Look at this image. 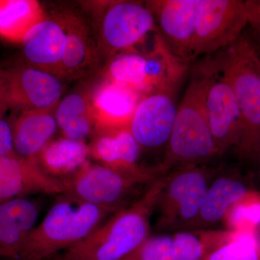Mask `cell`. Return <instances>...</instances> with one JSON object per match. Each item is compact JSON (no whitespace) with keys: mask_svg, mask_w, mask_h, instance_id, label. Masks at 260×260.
I'll use <instances>...</instances> for the list:
<instances>
[{"mask_svg":"<svg viewBox=\"0 0 260 260\" xmlns=\"http://www.w3.org/2000/svg\"><path fill=\"white\" fill-rule=\"evenodd\" d=\"M192 67L160 164L167 172L185 166L210 164L220 157L208 125L205 107L207 90L214 72L213 59L210 56H204Z\"/></svg>","mask_w":260,"mask_h":260,"instance_id":"cell-1","label":"cell"},{"mask_svg":"<svg viewBox=\"0 0 260 260\" xmlns=\"http://www.w3.org/2000/svg\"><path fill=\"white\" fill-rule=\"evenodd\" d=\"M217 70L232 85L240 112L239 158L255 164L260 149V58L251 35L243 32L236 42L213 54Z\"/></svg>","mask_w":260,"mask_h":260,"instance_id":"cell-2","label":"cell"},{"mask_svg":"<svg viewBox=\"0 0 260 260\" xmlns=\"http://www.w3.org/2000/svg\"><path fill=\"white\" fill-rule=\"evenodd\" d=\"M167 174L150 183L138 199L112 214L90 237L65 251L61 259L122 260L136 250L151 235L150 219Z\"/></svg>","mask_w":260,"mask_h":260,"instance_id":"cell-3","label":"cell"},{"mask_svg":"<svg viewBox=\"0 0 260 260\" xmlns=\"http://www.w3.org/2000/svg\"><path fill=\"white\" fill-rule=\"evenodd\" d=\"M112 214L65 193L59 194L30 234L19 260H46L69 250L90 237Z\"/></svg>","mask_w":260,"mask_h":260,"instance_id":"cell-4","label":"cell"},{"mask_svg":"<svg viewBox=\"0 0 260 260\" xmlns=\"http://www.w3.org/2000/svg\"><path fill=\"white\" fill-rule=\"evenodd\" d=\"M220 167L189 165L168 173L155 206V230L162 233L189 229L198 218Z\"/></svg>","mask_w":260,"mask_h":260,"instance_id":"cell-5","label":"cell"},{"mask_svg":"<svg viewBox=\"0 0 260 260\" xmlns=\"http://www.w3.org/2000/svg\"><path fill=\"white\" fill-rule=\"evenodd\" d=\"M63 181L65 194L114 213L131 203L138 189L150 184L89 162Z\"/></svg>","mask_w":260,"mask_h":260,"instance_id":"cell-6","label":"cell"},{"mask_svg":"<svg viewBox=\"0 0 260 260\" xmlns=\"http://www.w3.org/2000/svg\"><path fill=\"white\" fill-rule=\"evenodd\" d=\"M247 25L243 0H201L192 59L213 55L233 44Z\"/></svg>","mask_w":260,"mask_h":260,"instance_id":"cell-7","label":"cell"},{"mask_svg":"<svg viewBox=\"0 0 260 260\" xmlns=\"http://www.w3.org/2000/svg\"><path fill=\"white\" fill-rule=\"evenodd\" d=\"M238 232L225 229H185L151 234L122 260H199Z\"/></svg>","mask_w":260,"mask_h":260,"instance_id":"cell-8","label":"cell"},{"mask_svg":"<svg viewBox=\"0 0 260 260\" xmlns=\"http://www.w3.org/2000/svg\"><path fill=\"white\" fill-rule=\"evenodd\" d=\"M151 32H158L151 12L145 4L114 2L109 7L101 25V39L107 54L114 56L134 51Z\"/></svg>","mask_w":260,"mask_h":260,"instance_id":"cell-9","label":"cell"},{"mask_svg":"<svg viewBox=\"0 0 260 260\" xmlns=\"http://www.w3.org/2000/svg\"><path fill=\"white\" fill-rule=\"evenodd\" d=\"M200 3L201 0H150L145 3L169 50L189 64L193 62V44Z\"/></svg>","mask_w":260,"mask_h":260,"instance_id":"cell-10","label":"cell"},{"mask_svg":"<svg viewBox=\"0 0 260 260\" xmlns=\"http://www.w3.org/2000/svg\"><path fill=\"white\" fill-rule=\"evenodd\" d=\"M205 107L208 125L222 157L229 150L237 148L242 121L232 85L215 64L207 90Z\"/></svg>","mask_w":260,"mask_h":260,"instance_id":"cell-11","label":"cell"},{"mask_svg":"<svg viewBox=\"0 0 260 260\" xmlns=\"http://www.w3.org/2000/svg\"><path fill=\"white\" fill-rule=\"evenodd\" d=\"M175 92L159 90L140 99L129 128L142 148L167 146L177 114Z\"/></svg>","mask_w":260,"mask_h":260,"instance_id":"cell-12","label":"cell"},{"mask_svg":"<svg viewBox=\"0 0 260 260\" xmlns=\"http://www.w3.org/2000/svg\"><path fill=\"white\" fill-rule=\"evenodd\" d=\"M8 107L21 111L54 110L63 85L58 77L30 66L6 70Z\"/></svg>","mask_w":260,"mask_h":260,"instance_id":"cell-13","label":"cell"},{"mask_svg":"<svg viewBox=\"0 0 260 260\" xmlns=\"http://www.w3.org/2000/svg\"><path fill=\"white\" fill-rule=\"evenodd\" d=\"M65 186L37 162L18 156H0V202L32 194H61Z\"/></svg>","mask_w":260,"mask_h":260,"instance_id":"cell-14","label":"cell"},{"mask_svg":"<svg viewBox=\"0 0 260 260\" xmlns=\"http://www.w3.org/2000/svg\"><path fill=\"white\" fill-rule=\"evenodd\" d=\"M40 203L29 197L0 202V258L19 260L37 225Z\"/></svg>","mask_w":260,"mask_h":260,"instance_id":"cell-15","label":"cell"},{"mask_svg":"<svg viewBox=\"0 0 260 260\" xmlns=\"http://www.w3.org/2000/svg\"><path fill=\"white\" fill-rule=\"evenodd\" d=\"M253 189L239 175L220 165L208 187L198 218L188 229H220L234 206Z\"/></svg>","mask_w":260,"mask_h":260,"instance_id":"cell-16","label":"cell"},{"mask_svg":"<svg viewBox=\"0 0 260 260\" xmlns=\"http://www.w3.org/2000/svg\"><path fill=\"white\" fill-rule=\"evenodd\" d=\"M143 97L135 90L104 79L90 95L95 132L129 126Z\"/></svg>","mask_w":260,"mask_h":260,"instance_id":"cell-17","label":"cell"},{"mask_svg":"<svg viewBox=\"0 0 260 260\" xmlns=\"http://www.w3.org/2000/svg\"><path fill=\"white\" fill-rule=\"evenodd\" d=\"M64 42L60 19L46 18L24 38V58L28 66L59 77Z\"/></svg>","mask_w":260,"mask_h":260,"instance_id":"cell-18","label":"cell"},{"mask_svg":"<svg viewBox=\"0 0 260 260\" xmlns=\"http://www.w3.org/2000/svg\"><path fill=\"white\" fill-rule=\"evenodd\" d=\"M55 110L23 111L10 124L15 153L34 160L58 129Z\"/></svg>","mask_w":260,"mask_h":260,"instance_id":"cell-19","label":"cell"},{"mask_svg":"<svg viewBox=\"0 0 260 260\" xmlns=\"http://www.w3.org/2000/svg\"><path fill=\"white\" fill-rule=\"evenodd\" d=\"M59 19L65 31L59 76H80L88 73L95 64L96 49L86 25L80 18L74 15L67 14Z\"/></svg>","mask_w":260,"mask_h":260,"instance_id":"cell-20","label":"cell"},{"mask_svg":"<svg viewBox=\"0 0 260 260\" xmlns=\"http://www.w3.org/2000/svg\"><path fill=\"white\" fill-rule=\"evenodd\" d=\"M89 145L85 142L62 138L51 140L37 159L46 174L56 179H68L88 162Z\"/></svg>","mask_w":260,"mask_h":260,"instance_id":"cell-21","label":"cell"},{"mask_svg":"<svg viewBox=\"0 0 260 260\" xmlns=\"http://www.w3.org/2000/svg\"><path fill=\"white\" fill-rule=\"evenodd\" d=\"M104 79L135 90L142 96L154 93L148 53L127 51L112 56Z\"/></svg>","mask_w":260,"mask_h":260,"instance_id":"cell-22","label":"cell"},{"mask_svg":"<svg viewBox=\"0 0 260 260\" xmlns=\"http://www.w3.org/2000/svg\"><path fill=\"white\" fill-rule=\"evenodd\" d=\"M54 116L64 138L85 142L95 131L90 95L68 94L56 106Z\"/></svg>","mask_w":260,"mask_h":260,"instance_id":"cell-23","label":"cell"},{"mask_svg":"<svg viewBox=\"0 0 260 260\" xmlns=\"http://www.w3.org/2000/svg\"><path fill=\"white\" fill-rule=\"evenodd\" d=\"M45 18L35 0H0V38L22 44L27 34Z\"/></svg>","mask_w":260,"mask_h":260,"instance_id":"cell-24","label":"cell"},{"mask_svg":"<svg viewBox=\"0 0 260 260\" xmlns=\"http://www.w3.org/2000/svg\"><path fill=\"white\" fill-rule=\"evenodd\" d=\"M199 260H260L259 233L239 232Z\"/></svg>","mask_w":260,"mask_h":260,"instance_id":"cell-25","label":"cell"},{"mask_svg":"<svg viewBox=\"0 0 260 260\" xmlns=\"http://www.w3.org/2000/svg\"><path fill=\"white\" fill-rule=\"evenodd\" d=\"M225 229L239 232H259L260 191L253 189L234 206L225 221Z\"/></svg>","mask_w":260,"mask_h":260,"instance_id":"cell-26","label":"cell"},{"mask_svg":"<svg viewBox=\"0 0 260 260\" xmlns=\"http://www.w3.org/2000/svg\"><path fill=\"white\" fill-rule=\"evenodd\" d=\"M95 133L93 141L89 145L90 156L97 160L100 165L110 168L113 170L128 176L124 172L119 158L113 130H100Z\"/></svg>","mask_w":260,"mask_h":260,"instance_id":"cell-27","label":"cell"},{"mask_svg":"<svg viewBox=\"0 0 260 260\" xmlns=\"http://www.w3.org/2000/svg\"><path fill=\"white\" fill-rule=\"evenodd\" d=\"M247 25H249L252 34H250L258 47H260V0L244 1Z\"/></svg>","mask_w":260,"mask_h":260,"instance_id":"cell-28","label":"cell"},{"mask_svg":"<svg viewBox=\"0 0 260 260\" xmlns=\"http://www.w3.org/2000/svg\"><path fill=\"white\" fill-rule=\"evenodd\" d=\"M17 155L13 145L11 126L9 122L0 117V156Z\"/></svg>","mask_w":260,"mask_h":260,"instance_id":"cell-29","label":"cell"},{"mask_svg":"<svg viewBox=\"0 0 260 260\" xmlns=\"http://www.w3.org/2000/svg\"><path fill=\"white\" fill-rule=\"evenodd\" d=\"M9 109L8 103V80L6 70L0 68V117Z\"/></svg>","mask_w":260,"mask_h":260,"instance_id":"cell-30","label":"cell"},{"mask_svg":"<svg viewBox=\"0 0 260 260\" xmlns=\"http://www.w3.org/2000/svg\"><path fill=\"white\" fill-rule=\"evenodd\" d=\"M255 164L256 168H257L258 177H259L260 180V149L259 150V153H258L257 158H256Z\"/></svg>","mask_w":260,"mask_h":260,"instance_id":"cell-31","label":"cell"},{"mask_svg":"<svg viewBox=\"0 0 260 260\" xmlns=\"http://www.w3.org/2000/svg\"><path fill=\"white\" fill-rule=\"evenodd\" d=\"M259 58H260V50H259Z\"/></svg>","mask_w":260,"mask_h":260,"instance_id":"cell-32","label":"cell"},{"mask_svg":"<svg viewBox=\"0 0 260 260\" xmlns=\"http://www.w3.org/2000/svg\"><path fill=\"white\" fill-rule=\"evenodd\" d=\"M258 49H259V50H260V47H258Z\"/></svg>","mask_w":260,"mask_h":260,"instance_id":"cell-33","label":"cell"},{"mask_svg":"<svg viewBox=\"0 0 260 260\" xmlns=\"http://www.w3.org/2000/svg\"><path fill=\"white\" fill-rule=\"evenodd\" d=\"M61 260H63V259H61Z\"/></svg>","mask_w":260,"mask_h":260,"instance_id":"cell-34","label":"cell"}]
</instances>
